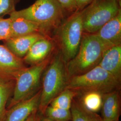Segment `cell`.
<instances>
[{
  "label": "cell",
  "instance_id": "1",
  "mask_svg": "<svg viewBox=\"0 0 121 121\" xmlns=\"http://www.w3.org/2000/svg\"><path fill=\"white\" fill-rule=\"evenodd\" d=\"M65 13L56 0H36L26 8L15 10L9 17H22L35 22L39 26L40 33L48 37L63 22Z\"/></svg>",
  "mask_w": 121,
  "mask_h": 121
},
{
  "label": "cell",
  "instance_id": "2",
  "mask_svg": "<svg viewBox=\"0 0 121 121\" xmlns=\"http://www.w3.org/2000/svg\"><path fill=\"white\" fill-rule=\"evenodd\" d=\"M108 49L95 33L83 36L76 55L65 64L68 79L85 73L98 65Z\"/></svg>",
  "mask_w": 121,
  "mask_h": 121
},
{
  "label": "cell",
  "instance_id": "3",
  "mask_svg": "<svg viewBox=\"0 0 121 121\" xmlns=\"http://www.w3.org/2000/svg\"><path fill=\"white\" fill-rule=\"evenodd\" d=\"M43 75L38 108L41 114L52 100L65 89L68 80L65 63L59 51L51 58Z\"/></svg>",
  "mask_w": 121,
  "mask_h": 121
},
{
  "label": "cell",
  "instance_id": "4",
  "mask_svg": "<svg viewBox=\"0 0 121 121\" xmlns=\"http://www.w3.org/2000/svg\"><path fill=\"white\" fill-rule=\"evenodd\" d=\"M120 83L121 81L98 65L85 73L69 78L65 88L75 91L78 94L90 91L104 94L120 90Z\"/></svg>",
  "mask_w": 121,
  "mask_h": 121
},
{
  "label": "cell",
  "instance_id": "5",
  "mask_svg": "<svg viewBox=\"0 0 121 121\" xmlns=\"http://www.w3.org/2000/svg\"><path fill=\"white\" fill-rule=\"evenodd\" d=\"M83 9L77 11L63 21L57 29L59 51L66 64L78 52L84 31Z\"/></svg>",
  "mask_w": 121,
  "mask_h": 121
},
{
  "label": "cell",
  "instance_id": "6",
  "mask_svg": "<svg viewBox=\"0 0 121 121\" xmlns=\"http://www.w3.org/2000/svg\"><path fill=\"white\" fill-rule=\"evenodd\" d=\"M50 60L49 56L39 63L26 67L18 73L15 80L13 95L7 110L30 98L39 91L41 78Z\"/></svg>",
  "mask_w": 121,
  "mask_h": 121
},
{
  "label": "cell",
  "instance_id": "7",
  "mask_svg": "<svg viewBox=\"0 0 121 121\" xmlns=\"http://www.w3.org/2000/svg\"><path fill=\"white\" fill-rule=\"evenodd\" d=\"M121 10L120 0H94L83 9L84 31L95 33Z\"/></svg>",
  "mask_w": 121,
  "mask_h": 121
},
{
  "label": "cell",
  "instance_id": "8",
  "mask_svg": "<svg viewBox=\"0 0 121 121\" xmlns=\"http://www.w3.org/2000/svg\"><path fill=\"white\" fill-rule=\"evenodd\" d=\"M26 67L22 59L0 44V77L15 80L18 73Z\"/></svg>",
  "mask_w": 121,
  "mask_h": 121
},
{
  "label": "cell",
  "instance_id": "9",
  "mask_svg": "<svg viewBox=\"0 0 121 121\" xmlns=\"http://www.w3.org/2000/svg\"><path fill=\"white\" fill-rule=\"evenodd\" d=\"M41 88L30 98L22 100L7 110L4 121H24L38 110Z\"/></svg>",
  "mask_w": 121,
  "mask_h": 121
},
{
  "label": "cell",
  "instance_id": "10",
  "mask_svg": "<svg viewBox=\"0 0 121 121\" xmlns=\"http://www.w3.org/2000/svg\"><path fill=\"white\" fill-rule=\"evenodd\" d=\"M95 34L108 48L121 44V10Z\"/></svg>",
  "mask_w": 121,
  "mask_h": 121
},
{
  "label": "cell",
  "instance_id": "11",
  "mask_svg": "<svg viewBox=\"0 0 121 121\" xmlns=\"http://www.w3.org/2000/svg\"><path fill=\"white\" fill-rule=\"evenodd\" d=\"M53 47L51 39L43 37L34 43L22 60L24 63L30 65L39 63L49 57Z\"/></svg>",
  "mask_w": 121,
  "mask_h": 121
},
{
  "label": "cell",
  "instance_id": "12",
  "mask_svg": "<svg viewBox=\"0 0 121 121\" xmlns=\"http://www.w3.org/2000/svg\"><path fill=\"white\" fill-rule=\"evenodd\" d=\"M44 36L40 33L10 38L5 40V46L19 58H23L32 45L39 39Z\"/></svg>",
  "mask_w": 121,
  "mask_h": 121
},
{
  "label": "cell",
  "instance_id": "13",
  "mask_svg": "<svg viewBox=\"0 0 121 121\" xmlns=\"http://www.w3.org/2000/svg\"><path fill=\"white\" fill-rule=\"evenodd\" d=\"M98 65L121 81V44L113 46L107 49Z\"/></svg>",
  "mask_w": 121,
  "mask_h": 121
},
{
  "label": "cell",
  "instance_id": "14",
  "mask_svg": "<svg viewBox=\"0 0 121 121\" xmlns=\"http://www.w3.org/2000/svg\"><path fill=\"white\" fill-rule=\"evenodd\" d=\"M101 110L103 119L115 120L119 119L120 114L119 90L112 91L103 95Z\"/></svg>",
  "mask_w": 121,
  "mask_h": 121
},
{
  "label": "cell",
  "instance_id": "15",
  "mask_svg": "<svg viewBox=\"0 0 121 121\" xmlns=\"http://www.w3.org/2000/svg\"><path fill=\"white\" fill-rule=\"evenodd\" d=\"M9 17L11 19L10 38L40 33L39 26L35 22L22 17Z\"/></svg>",
  "mask_w": 121,
  "mask_h": 121
},
{
  "label": "cell",
  "instance_id": "16",
  "mask_svg": "<svg viewBox=\"0 0 121 121\" xmlns=\"http://www.w3.org/2000/svg\"><path fill=\"white\" fill-rule=\"evenodd\" d=\"M103 94L97 91H87L78 94L79 102L83 108L91 112H96L101 110Z\"/></svg>",
  "mask_w": 121,
  "mask_h": 121
},
{
  "label": "cell",
  "instance_id": "17",
  "mask_svg": "<svg viewBox=\"0 0 121 121\" xmlns=\"http://www.w3.org/2000/svg\"><path fill=\"white\" fill-rule=\"evenodd\" d=\"M15 80L0 77V121H4L7 111V104L13 95Z\"/></svg>",
  "mask_w": 121,
  "mask_h": 121
},
{
  "label": "cell",
  "instance_id": "18",
  "mask_svg": "<svg viewBox=\"0 0 121 121\" xmlns=\"http://www.w3.org/2000/svg\"><path fill=\"white\" fill-rule=\"evenodd\" d=\"M71 121H102V117L96 112L88 111L79 102L75 97L71 104Z\"/></svg>",
  "mask_w": 121,
  "mask_h": 121
},
{
  "label": "cell",
  "instance_id": "19",
  "mask_svg": "<svg viewBox=\"0 0 121 121\" xmlns=\"http://www.w3.org/2000/svg\"><path fill=\"white\" fill-rule=\"evenodd\" d=\"M78 95V93L76 91L65 88L52 100L49 105L65 109H70L73 100Z\"/></svg>",
  "mask_w": 121,
  "mask_h": 121
},
{
  "label": "cell",
  "instance_id": "20",
  "mask_svg": "<svg viewBox=\"0 0 121 121\" xmlns=\"http://www.w3.org/2000/svg\"><path fill=\"white\" fill-rule=\"evenodd\" d=\"M43 115L45 117L57 121H69L71 120L70 109L52 107L48 105L46 108Z\"/></svg>",
  "mask_w": 121,
  "mask_h": 121
},
{
  "label": "cell",
  "instance_id": "21",
  "mask_svg": "<svg viewBox=\"0 0 121 121\" xmlns=\"http://www.w3.org/2000/svg\"><path fill=\"white\" fill-rule=\"evenodd\" d=\"M11 19L10 17H0V40H6L10 37Z\"/></svg>",
  "mask_w": 121,
  "mask_h": 121
},
{
  "label": "cell",
  "instance_id": "22",
  "mask_svg": "<svg viewBox=\"0 0 121 121\" xmlns=\"http://www.w3.org/2000/svg\"><path fill=\"white\" fill-rule=\"evenodd\" d=\"M19 0H0V17L10 14L15 10V6Z\"/></svg>",
  "mask_w": 121,
  "mask_h": 121
},
{
  "label": "cell",
  "instance_id": "23",
  "mask_svg": "<svg viewBox=\"0 0 121 121\" xmlns=\"http://www.w3.org/2000/svg\"><path fill=\"white\" fill-rule=\"evenodd\" d=\"M56 1L65 13H73L77 11L75 0H56Z\"/></svg>",
  "mask_w": 121,
  "mask_h": 121
},
{
  "label": "cell",
  "instance_id": "24",
  "mask_svg": "<svg viewBox=\"0 0 121 121\" xmlns=\"http://www.w3.org/2000/svg\"><path fill=\"white\" fill-rule=\"evenodd\" d=\"M94 0H75L77 11L81 10L93 1Z\"/></svg>",
  "mask_w": 121,
  "mask_h": 121
},
{
  "label": "cell",
  "instance_id": "25",
  "mask_svg": "<svg viewBox=\"0 0 121 121\" xmlns=\"http://www.w3.org/2000/svg\"><path fill=\"white\" fill-rule=\"evenodd\" d=\"M39 114L40 113L39 112L38 109L36 110L24 121H40L41 117Z\"/></svg>",
  "mask_w": 121,
  "mask_h": 121
},
{
  "label": "cell",
  "instance_id": "26",
  "mask_svg": "<svg viewBox=\"0 0 121 121\" xmlns=\"http://www.w3.org/2000/svg\"><path fill=\"white\" fill-rule=\"evenodd\" d=\"M40 121H55V120H52V119H50V118H49L47 117H44L42 118H41V119Z\"/></svg>",
  "mask_w": 121,
  "mask_h": 121
},
{
  "label": "cell",
  "instance_id": "27",
  "mask_svg": "<svg viewBox=\"0 0 121 121\" xmlns=\"http://www.w3.org/2000/svg\"><path fill=\"white\" fill-rule=\"evenodd\" d=\"M102 121H119V119H115V120H104L102 119Z\"/></svg>",
  "mask_w": 121,
  "mask_h": 121
}]
</instances>
